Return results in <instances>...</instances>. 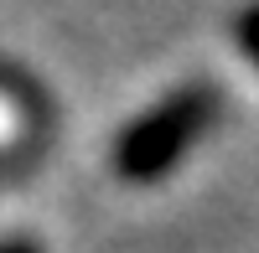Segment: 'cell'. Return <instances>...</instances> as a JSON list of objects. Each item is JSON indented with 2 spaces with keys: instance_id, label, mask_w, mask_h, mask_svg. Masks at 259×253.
Masks as SVG:
<instances>
[{
  "instance_id": "1",
  "label": "cell",
  "mask_w": 259,
  "mask_h": 253,
  "mask_svg": "<svg viewBox=\"0 0 259 253\" xmlns=\"http://www.w3.org/2000/svg\"><path fill=\"white\" fill-rule=\"evenodd\" d=\"M212 114H218V88L212 83H182L177 93L150 103L140 119L124 124V135L109 150L119 181L150 186V181L171 176L182 165V155L212 130Z\"/></svg>"
},
{
  "instance_id": "2",
  "label": "cell",
  "mask_w": 259,
  "mask_h": 253,
  "mask_svg": "<svg viewBox=\"0 0 259 253\" xmlns=\"http://www.w3.org/2000/svg\"><path fill=\"white\" fill-rule=\"evenodd\" d=\"M233 41H239V52L259 68V0L254 6H244L239 16H233Z\"/></svg>"
},
{
  "instance_id": "3",
  "label": "cell",
  "mask_w": 259,
  "mask_h": 253,
  "mask_svg": "<svg viewBox=\"0 0 259 253\" xmlns=\"http://www.w3.org/2000/svg\"><path fill=\"white\" fill-rule=\"evenodd\" d=\"M0 253H41V243H31V238H0Z\"/></svg>"
}]
</instances>
